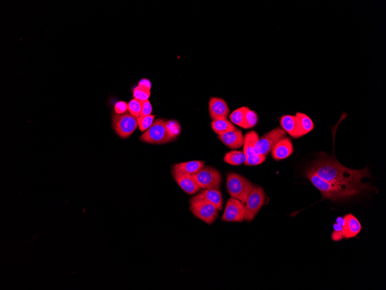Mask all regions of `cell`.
Wrapping results in <instances>:
<instances>
[{
  "instance_id": "cell-1",
  "label": "cell",
  "mask_w": 386,
  "mask_h": 290,
  "mask_svg": "<svg viewBox=\"0 0 386 290\" xmlns=\"http://www.w3.org/2000/svg\"><path fill=\"white\" fill-rule=\"evenodd\" d=\"M322 179L341 185L362 186V179L370 177L368 168L354 170L344 167L333 158L325 154L319 158L309 168Z\"/></svg>"
},
{
  "instance_id": "cell-2",
  "label": "cell",
  "mask_w": 386,
  "mask_h": 290,
  "mask_svg": "<svg viewBox=\"0 0 386 290\" xmlns=\"http://www.w3.org/2000/svg\"><path fill=\"white\" fill-rule=\"evenodd\" d=\"M306 176L315 187L321 192L323 200H330L333 201H347L371 188L368 184L362 186H347L332 183L322 179L316 173L309 169L306 173Z\"/></svg>"
},
{
  "instance_id": "cell-3",
  "label": "cell",
  "mask_w": 386,
  "mask_h": 290,
  "mask_svg": "<svg viewBox=\"0 0 386 290\" xmlns=\"http://www.w3.org/2000/svg\"><path fill=\"white\" fill-rule=\"evenodd\" d=\"M190 205V209L195 216L207 224H212L218 217L219 210L200 194L191 199Z\"/></svg>"
},
{
  "instance_id": "cell-4",
  "label": "cell",
  "mask_w": 386,
  "mask_h": 290,
  "mask_svg": "<svg viewBox=\"0 0 386 290\" xmlns=\"http://www.w3.org/2000/svg\"><path fill=\"white\" fill-rule=\"evenodd\" d=\"M253 184L245 178L236 173H228L227 188L232 198L245 204L249 194L253 188Z\"/></svg>"
},
{
  "instance_id": "cell-5",
  "label": "cell",
  "mask_w": 386,
  "mask_h": 290,
  "mask_svg": "<svg viewBox=\"0 0 386 290\" xmlns=\"http://www.w3.org/2000/svg\"><path fill=\"white\" fill-rule=\"evenodd\" d=\"M140 140L153 144H165L172 140L167 130V122L162 119H157L153 122L151 126L141 136Z\"/></svg>"
},
{
  "instance_id": "cell-6",
  "label": "cell",
  "mask_w": 386,
  "mask_h": 290,
  "mask_svg": "<svg viewBox=\"0 0 386 290\" xmlns=\"http://www.w3.org/2000/svg\"><path fill=\"white\" fill-rule=\"evenodd\" d=\"M114 130L120 138L127 139L133 134L138 126V118L129 112L123 114H114L113 117Z\"/></svg>"
},
{
  "instance_id": "cell-7",
  "label": "cell",
  "mask_w": 386,
  "mask_h": 290,
  "mask_svg": "<svg viewBox=\"0 0 386 290\" xmlns=\"http://www.w3.org/2000/svg\"><path fill=\"white\" fill-rule=\"evenodd\" d=\"M286 136V132L280 127L269 132L257 141L255 148V154L266 156L272 151L277 142Z\"/></svg>"
},
{
  "instance_id": "cell-8",
  "label": "cell",
  "mask_w": 386,
  "mask_h": 290,
  "mask_svg": "<svg viewBox=\"0 0 386 290\" xmlns=\"http://www.w3.org/2000/svg\"><path fill=\"white\" fill-rule=\"evenodd\" d=\"M193 176L202 189H219L222 183L221 173L213 168L204 167Z\"/></svg>"
},
{
  "instance_id": "cell-9",
  "label": "cell",
  "mask_w": 386,
  "mask_h": 290,
  "mask_svg": "<svg viewBox=\"0 0 386 290\" xmlns=\"http://www.w3.org/2000/svg\"><path fill=\"white\" fill-rule=\"evenodd\" d=\"M265 200V195L263 188L259 186H253L245 202V219L248 222L251 221L255 217L262 208Z\"/></svg>"
},
{
  "instance_id": "cell-10",
  "label": "cell",
  "mask_w": 386,
  "mask_h": 290,
  "mask_svg": "<svg viewBox=\"0 0 386 290\" xmlns=\"http://www.w3.org/2000/svg\"><path fill=\"white\" fill-rule=\"evenodd\" d=\"M246 207L242 202L232 198L228 200L222 220L228 222H242L245 219Z\"/></svg>"
},
{
  "instance_id": "cell-11",
  "label": "cell",
  "mask_w": 386,
  "mask_h": 290,
  "mask_svg": "<svg viewBox=\"0 0 386 290\" xmlns=\"http://www.w3.org/2000/svg\"><path fill=\"white\" fill-rule=\"evenodd\" d=\"M210 117L213 120L227 119L230 113L229 107L223 99L212 98L209 103Z\"/></svg>"
},
{
  "instance_id": "cell-12",
  "label": "cell",
  "mask_w": 386,
  "mask_h": 290,
  "mask_svg": "<svg viewBox=\"0 0 386 290\" xmlns=\"http://www.w3.org/2000/svg\"><path fill=\"white\" fill-rule=\"evenodd\" d=\"M362 230V225L358 218L348 214L343 218L342 233L343 238L350 239L356 237Z\"/></svg>"
},
{
  "instance_id": "cell-13",
  "label": "cell",
  "mask_w": 386,
  "mask_h": 290,
  "mask_svg": "<svg viewBox=\"0 0 386 290\" xmlns=\"http://www.w3.org/2000/svg\"><path fill=\"white\" fill-rule=\"evenodd\" d=\"M174 179L183 190L189 195L197 193L200 190L196 179L193 175L172 174Z\"/></svg>"
},
{
  "instance_id": "cell-14",
  "label": "cell",
  "mask_w": 386,
  "mask_h": 290,
  "mask_svg": "<svg viewBox=\"0 0 386 290\" xmlns=\"http://www.w3.org/2000/svg\"><path fill=\"white\" fill-rule=\"evenodd\" d=\"M272 151V157L275 160H283L288 158L294 151L291 140L285 137L277 142Z\"/></svg>"
},
{
  "instance_id": "cell-15",
  "label": "cell",
  "mask_w": 386,
  "mask_h": 290,
  "mask_svg": "<svg viewBox=\"0 0 386 290\" xmlns=\"http://www.w3.org/2000/svg\"><path fill=\"white\" fill-rule=\"evenodd\" d=\"M204 162L193 160L177 164L173 166L172 174L194 175L204 167Z\"/></svg>"
},
{
  "instance_id": "cell-16",
  "label": "cell",
  "mask_w": 386,
  "mask_h": 290,
  "mask_svg": "<svg viewBox=\"0 0 386 290\" xmlns=\"http://www.w3.org/2000/svg\"><path fill=\"white\" fill-rule=\"evenodd\" d=\"M218 138L227 147L232 149L239 148L243 146L244 137L241 131L235 129L218 136Z\"/></svg>"
},
{
  "instance_id": "cell-17",
  "label": "cell",
  "mask_w": 386,
  "mask_h": 290,
  "mask_svg": "<svg viewBox=\"0 0 386 290\" xmlns=\"http://www.w3.org/2000/svg\"><path fill=\"white\" fill-rule=\"evenodd\" d=\"M280 125L286 132L294 138H301V135L296 116L286 115L280 118Z\"/></svg>"
},
{
  "instance_id": "cell-18",
  "label": "cell",
  "mask_w": 386,
  "mask_h": 290,
  "mask_svg": "<svg viewBox=\"0 0 386 290\" xmlns=\"http://www.w3.org/2000/svg\"><path fill=\"white\" fill-rule=\"evenodd\" d=\"M200 194L203 198L214 205L219 210H222L223 198L218 189H204Z\"/></svg>"
},
{
  "instance_id": "cell-19",
  "label": "cell",
  "mask_w": 386,
  "mask_h": 290,
  "mask_svg": "<svg viewBox=\"0 0 386 290\" xmlns=\"http://www.w3.org/2000/svg\"><path fill=\"white\" fill-rule=\"evenodd\" d=\"M211 126L213 131L219 136L236 129L233 124L227 119H214L211 123Z\"/></svg>"
},
{
  "instance_id": "cell-20",
  "label": "cell",
  "mask_w": 386,
  "mask_h": 290,
  "mask_svg": "<svg viewBox=\"0 0 386 290\" xmlns=\"http://www.w3.org/2000/svg\"><path fill=\"white\" fill-rule=\"evenodd\" d=\"M259 139L258 134L255 131L247 133L244 136L243 152L247 156L255 154V148Z\"/></svg>"
},
{
  "instance_id": "cell-21",
  "label": "cell",
  "mask_w": 386,
  "mask_h": 290,
  "mask_svg": "<svg viewBox=\"0 0 386 290\" xmlns=\"http://www.w3.org/2000/svg\"><path fill=\"white\" fill-rule=\"evenodd\" d=\"M296 116L298 119L301 136L309 134L314 129V123L308 115L301 113H297Z\"/></svg>"
},
{
  "instance_id": "cell-22",
  "label": "cell",
  "mask_w": 386,
  "mask_h": 290,
  "mask_svg": "<svg viewBox=\"0 0 386 290\" xmlns=\"http://www.w3.org/2000/svg\"><path fill=\"white\" fill-rule=\"evenodd\" d=\"M247 155L244 152L231 151L227 153L224 158L225 163L231 165L238 166L245 163Z\"/></svg>"
},
{
  "instance_id": "cell-23",
  "label": "cell",
  "mask_w": 386,
  "mask_h": 290,
  "mask_svg": "<svg viewBox=\"0 0 386 290\" xmlns=\"http://www.w3.org/2000/svg\"><path fill=\"white\" fill-rule=\"evenodd\" d=\"M247 107H242L235 110L230 115V119L231 122L239 127L245 129V124H244V118H245V113Z\"/></svg>"
},
{
  "instance_id": "cell-24",
  "label": "cell",
  "mask_w": 386,
  "mask_h": 290,
  "mask_svg": "<svg viewBox=\"0 0 386 290\" xmlns=\"http://www.w3.org/2000/svg\"><path fill=\"white\" fill-rule=\"evenodd\" d=\"M257 122H258V115L254 111H252L247 108L245 113V118H244V124H245V129H250L255 127Z\"/></svg>"
},
{
  "instance_id": "cell-25",
  "label": "cell",
  "mask_w": 386,
  "mask_h": 290,
  "mask_svg": "<svg viewBox=\"0 0 386 290\" xmlns=\"http://www.w3.org/2000/svg\"><path fill=\"white\" fill-rule=\"evenodd\" d=\"M151 96V90H149L144 87L138 86L134 88L133 91V97L137 100L141 102L148 101Z\"/></svg>"
},
{
  "instance_id": "cell-26",
  "label": "cell",
  "mask_w": 386,
  "mask_h": 290,
  "mask_svg": "<svg viewBox=\"0 0 386 290\" xmlns=\"http://www.w3.org/2000/svg\"><path fill=\"white\" fill-rule=\"evenodd\" d=\"M143 102L137 99H132L128 103V112L136 118L140 117L141 110H142Z\"/></svg>"
},
{
  "instance_id": "cell-27",
  "label": "cell",
  "mask_w": 386,
  "mask_h": 290,
  "mask_svg": "<svg viewBox=\"0 0 386 290\" xmlns=\"http://www.w3.org/2000/svg\"><path fill=\"white\" fill-rule=\"evenodd\" d=\"M155 115H150L138 118V127L141 132L147 131L151 126L154 121Z\"/></svg>"
},
{
  "instance_id": "cell-28",
  "label": "cell",
  "mask_w": 386,
  "mask_h": 290,
  "mask_svg": "<svg viewBox=\"0 0 386 290\" xmlns=\"http://www.w3.org/2000/svg\"><path fill=\"white\" fill-rule=\"evenodd\" d=\"M167 127L170 136L172 140L177 138L180 135L181 132V126L177 121H169L167 122Z\"/></svg>"
},
{
  "instance_id": "cell-29",
  "label": "cell",
  "mask_w": 386,
  "mask_h": 290,
  "mask_svg": "<svg viewBox=\"0 0 386 290\" xmlns=\"http://www.w3.org/2000/svg\"><path fill=\"white\" fill-rule=\"evenodd\" d=\"M266 159V156L263 155L254 154L247 156L245 164L247 166H255L262 164Z\"/></svg>"
},
{
  "instance_id": "cell-30",
  "label": "cell",
  "mask_w": 386,
  "mask_h": 290,
  "mask_svg": "<svg viewBox=\"0 0 386 290\" xmlns=\"http://www.w3.org/2000/svg\"><path fill=\"white\" fill-rule=\"evenodd\" d=\"M152 107L151 102L149 100L143 102L140 117L150 115L152 114Z\"/></svg>"
},
{
  "instance_id": "cell-31",
  "label": "cell",
  "mask_w": 386,
  "mask_h": 290,
  "mask_svg": "<svg viewBox=\"0 0 386 290\" xmlns=\"http://www.w3.org/2000/svg\"><path fill=\"white\" fill-rule=\"evenodd\" d=\"M114 109L116 114H123L127 112L128 106L127 103L120 101L116 103Z\"/></svg>"
},
{
  "instance_id": "cell-32",
  "label": "cell",
  "mask_w": 386,
  "mask_h": 290,
  "mask_svg": "<svg viewBox=\"0 0 386 290\" xmlns=\"http://www.w3.org/2000/svg\"><path fill=\"white\" fill-rule=\"evenodd\" d=\"M138 86L144 87L149 90L151 89L152 84L150 81L147 79L141 80L138 84Z\"/></svg>"
},
{
  "instance_id": "cell-33",
  "label": "cell",
  "mask_w": 386,
  "mask_h": 290,
  "mask_svg": "<svg viewBox=\"0 0 386 290\" xmlns=\"http://www.w3.org/2000/svg\"><path fill=\"white\" fill-rule=\"evenodd\" d=\"M343 238V235L342 231H334L333 234H332V239L335 241H338V240H341Z\"/></svg>"
},
{
  "instance_id": "cell-34",
  "label": "cell",
  "mask_w": 386,
  "mask_h": 290,
  "mask_svg": "<svg viewBox=\"0 0 386 290\" xmlns=\"http://www.w3.org/2000/svg\"><path fill=\"white\" fill-rule=\"evenodd\" d=\"M337 223H338V224L342 225L343 223V218L339 217L337 219Z\"/></svg>"
}]
</instances>
